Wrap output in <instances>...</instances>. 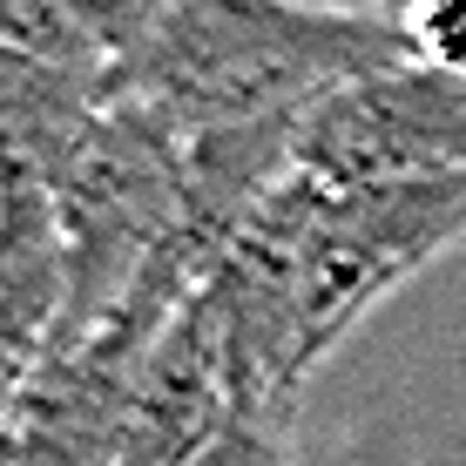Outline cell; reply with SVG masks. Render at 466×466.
Here are the masks:
<instances>
[{
    "mask_svg": "<svg viewBox=\"0 0 466 466\" xmlns=\"http://www.w3.org/2000/svg\"><path fill=\"white\" fill-rule=\"evenodd\" d=\"M412 35L318 0H163L102 102H136L176 136L298 122L359 75L399 68Z\"/></svg>",
    "mask_w": 466,
    "mask_h": 466,
    "instance_id": "obj_2",
    "label": "cell"
},
{
    "mask_svg": "<svg viewBox=\"0 0 466 466\" xmlns=\"http://www.w3.org/2000/svg\"><path fill=\"white\" fill-rule=\"evenodd\" d=\"M453 244H466V176L351 189L284 176L203 284L244 406H298L304 379Z\"/></svg>",
    "mask_w": 466,
    "mask_h": 466,
    "instance_id": "obj_1",
    "label": "cell"
},
{
    "mask_svg": "<svg viewBox=\"0 0 466 466\" xmlns=\"http://www.w3.org/2000/svg\"><path fill=\"white\" fill-rule=\"evenodd\" d=\"M163 0H0V47L108 95L116 68L136 55Z\"/></svg>",
    "mask_w": 466,
    "mask_h": 466,
    "instance_id": "obj_6",
    "label": "cell"
},
{
    "mask_svg": "<svg viewBox=\"0 0 466 466\" xmlns=\"http://www.w3.org/2000/svg\"><path fill=\"white\" fill-rule=\"evenodd\" d=\"M291 176L325 189L466 176V82L426 61H399L331 88L298 122Z\"/></svg>",
    "mask_w": 466,
    "mask_h": 466,
    "instance_id": "obj_4",
    "label": "cell"
},
{
    "mask_svg": "<svg viewBox=\"0 0 466 466\" xmlns=\"http://www.w3.org/2000/svg\"><path fill=\"white\" fill-rule=\"evenodd\" d=\"M189 466H304L298 453V406H244Z\"/></svg>",
    "mask_w": 466,
    "mask_h": 466,
    "instance_id": "obj_7",
    "label": "cell"
},
{
    "mask_svg": "<svg viewBox=\"0 0 466 466\" xmlns=\"http://www.w3.org/2000/svg\"><path fill=\"white\" fill-rule=\"evenodd\" d=\"M68 250V311L55 331H88L136 291L169 237L189 230L183 142L136 102H102L75 163L47 189ZM203 230V223H197Z\"/></svg>",
    "mask_w": 466,
    "mask_h": 466,
    "instance_id": "obj_3",
    "label": "cell"
},
{
    "mask_svg": "<svg viewBox=\"0 0 466 466\" xmlns=\"http://www.w3.org/2000/svg\"><path fill=\"white\" fill-rule=\"evenodd\" d=\"M406 35H412V55L426 68H446L466 82V0H420Z\"/></svg>",
    "mask_w": 466,
    "mask_h": 466,
    "instance_id": "obj_8",
    "label": "cell"
},
{
    "mask_svg": "<svg viewBox=\"0 0 466 466\" xmlns=\"http://www.w3.org/2000/svg\"><path fill=\"white\" fill-rule=\"evenodd\" d=\"M318 7H331V14H359V21H392V27H406L420 0H318Z\"/></svg>",
    "mask_w": 466,
    "mask_h": 466,
    "instance_id": "obj_9",
    "label": "cell"
},
{
    "mask_svg": "<svg viewBox=\"0 0 466 466\" xmlns=\"http://www.w3.org/2000/svg\"><path fill=\"white\" fill-rule=\"evenodd\" d=\"M95 116H102V95L88 82L0 47V197H21V189L47 197Z\"/></svg>",
    "mask_w": 466,
    "mask_h": 466,
    "instance_id": "obj_5",
    "label": "cell"
},
{
    "mask_svg": "<svg viewBox=\"0 0 466 466\" xmlns=\"http://www.w3.org/2000/svg\"><path fill=\"white\" fill-rule=\"evenodd\" d=\"M14 406H21V379H0V466H14L21 440H14Z\"/></svg>",
    "mask_w": 466,
    "mask_h": 466,
    "instance_id": "obj_10",
    "label": "cell"
}]
</instances>
